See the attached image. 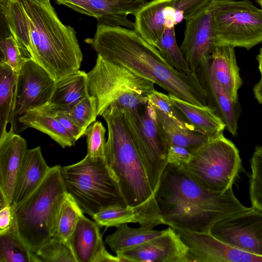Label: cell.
Returning a JSON list of instances; mask_svg holds the SVG:
<instances>
[{"instance_id": "6da1fadb", "label": "cell", "mask_w": 262, "mask_h": 262, "mask_svg": "<svg viewBox=\"0 0 262 262\" xmlns=\"http://www.w3.org/2000/svg\"><path fill=\"white\" fill-rule=\"evenodd\" d=\"M86 41L97 55L153 81L168 95L198 106L207 105L196 73L184 74L174 69L134 29L98 24L93 38Z\"/></svg>"}, {"instance_id": "7a4b0ae2", "label": "cell", "mask_w": 262, "mask_h": 262, "mask_svg": "<svg viewBox=\"0 0 262 262\" xmlns=\"http://www.w3.org/2000/svg\"><path fill=\"white\" fill-rule=\"evenodd\" d=\"M164 225L174 229L209 233L220 220L247 210L232 188L223 193L209 191L195 182L184 166L168 164L155 192Z\"/></svg>"}, {"instance_id": "3957f363", "label": "cell", "mask_w": 262, "mask_h": 262, "mask_svg": "<svg viewBox=\"0 0 262 262\" xmlns=\"http://www.w3.org/2000/svg\"><path fill=\"white\" fill-rule=\"evenodd\" d=\"M29 29L30 59L57 81L79 70L82 53L76 32L64 24L50 0H21Z\"/></svg>"}, {"instance_id": "277c9868", "label": "cell", "mask_w": 262, "mask_h": 262, "mask_svg": "<svg viewBox=\"0 0 262 262\" xmlns=\"http://www.w3.org/2000/svg\"><path fill=\"white\" fill-rule=\"evenodd\" d=\"M101 116L108 129L105 160L118 179L127 206L158 207L155 193L126 126L122 109L110 105Z\"/></svg>"}, {"instance_id": "5b68a950", "label": "cell", "mask_w": 262, "mask_h": 262, "mask_svg": "<svg viewBox=\"0 0 262 262\" xmlns=\"http://www.w3.org/2000/svg\"><path fill=\"white\" fill-rule=\"evenodd\" d=\"M62 167H50L39 186L27 198L11 205L19 234L34 254L53 235L56 218L67 190Z\"/></svg>"}, {"instance_id": "8992f818", "label": "cell", "mask_w": 262, "mask_h": 262, "mask_svg": "<svg viewBox=\"0 0 262 262\" xmlns=\"http://www.w3.org/2000/svg\"><path fill=\"white\" fill-rule=\"evenodd\" d=\"M87 76L89 95L96 98L98 116H101L110 105L131 112L140 111L156 90L153 81L99 55Z\"/></svg>"}, {"instance_id": "52a82bcc", "label": "cell", "mask_w": 262, "mask_h": 262, "mask_svg": "<svg viewBox=\"0 0 262 262\" xmlns=\"http://www.w3.org/2000/svg\"><path fill=\"white\" fill-rule=\"evenodd\" d=\"M67 192L83 213L92 216L114 206H127L116 175L105 159L87 155L80 161L62 167Z\"/></svg>"}, {"instance_id": "ba28073f", "label": "cell", "mask_w": 262, "mask_h": 262, "mask_svg": "<svg viewBox=\"0 0 262 262\" xmlns=\"http://www.w3.org/2000/svg\"><path fill=\"white\" fill-rule=\"evenodd\" d=\"M238 149L223 132L210 139L193 154L185 168L204 188L223 193L232 188L241 167Z\"/></svg>"}, {"instance_id": "9c48e42d", "label": "cell", "mask_w": 262, "mask_h": 262, "mask_svg": "<svg viewBox=\"0 0 262 262\" xmlns=\"http://www.w3.org/2000/svg\"><path fill=\"white\" fill-rule=\"evenodd\" d=\"M213 26L217 46L249 50L262 42V8L249 0H215Z\"/></svg>"}, {"instance_id": "30bf717a", "label": "cell", "mask_w": 262, "mask_h": 262, "mask_svg": "<svg viewBox=\"0 0 262 262\" xmlns=\"http://www.w3.org/2000/svg\"><path fill=\"white\" fill-rule=\"evenodd\" d=\"M122 110L126 126L155 193L168 165L169 146L161 133L155 111L148 103L140 111Z\"/></svg>"}, {"instance_id": "8fae6325", "label": "cell", "mask_w": 262, "mask_h": 262, "mask_svg": "<svg viewBox=\"0 0 262 262\" xmlns=\"http://www.w3.org/2000/svg\"><path fill=\"white\" fill-rule=\"evenodd\" d=\"M212 0H151L135 15L134 30L154 47L166 29L191 19Z\"/></svg>"}, {"instance_id": "7c38bea8", "label": "cell", "mask_w": 262, "mask_h": 262, "mask_svg": "<svg viewBox=\"0 0 262 262\" xmlns=\"http://www.w3.org/2000/svg\"><path fill=\"white\" fill-rule=\"evenodd\" d=\"M209 233L232 247L262 256V211L255 207L220 220Z\"/></svg>"}, {"instance_id": "4fadbf2b", "label": "cell", "mask_w": 262, "mask_h": 262, "mask_svg": "<svg viewBox=\"0 0 262 262\" xmlns=\"http://www.w3.org/2000/svg\"><path fill=\"white\" fill-rule=\"evenodd\" d=\"M215 0L197 15L185 20V29L180 48L191 72H198L202 60L211 55L216 45L213 15Z\"/></svg>"}, {"instance_id": "5bb4252c", "label": "cell", "mask_w": 262, "mask_h": 262, "mask_svg": "<svg viewBox=\"0 0 262 262\" xmlns=\"http://www.w3.org/2000/svg\"><path fill=\"white\" fill-rule=\"evenodd\" d=\"M174 230L188 248V262H262V256L232 247L210 233Z\"/></svg>"}, {"instance_id": "9a60e30c", "label": "cell", "mask_w": 262, "mask_h": 262, "mask_svg": "<svg viewBox=\"0 0 262 262\" xmlns=\"http://www.w3.org/2000/svg\"><path fill=\"white\" fill-rule=\"evenodd\" d=\"M55 81L41 66L31 59L27 60L18 74L16 117L48 103Z\"/></svg>"}, {"instance_id": "2e32d148", "label": "cell", "mask_w": 262, "mask_h": 262, "mask_svg": "<svg viewBox=\"0 0 262 262\" xmlns=\"http://www.w3.org/2000/svg\"><path fill=\"white\" fill-rule=\"evenodd\" d=\"M188 248L169 227L162 234L116 255L120 262H188Z\"/></svg>"}, {"instance_id": "e0dca14e", "label": "cell", "mask_w": 262, "mask_h": 262, "mask_svg": "<svg viewBox=\"0 0 262 262\" xmlns=\"http://www.w3.org/2000/svg\"><path fill=\"white\" fill-rule=\"evenodd\" d=\"M210 56L202 60L196 74L205 91L207 105L214 111L225 123L226 128L234 136L237 134L241 106L238 101L230 97L212 75Z\"/></svg>"}, {"instance_id": "ac0fdd59", "label": "cell", "mask_w": 262, "mask_h": 262, "mask_svg": "<svg viewBox=\"0 0 262 262\" xmlns=\"http://www.w3.org/2000/svg\"><path fill=\"white\" fill-rule=\"evenodd\" d=\"M69 243L76 262H120L105 249L99 225L83 215L79 219Z\"/></svg>"}, {"instance_id": "d6986e66", "label": "cell", "mask_w": 262, "mask_h": 262, "mask_svg": "<svg viewBox=\"0 0 262 262\" xmlns=\"http://www.w3.org/2000/svg\"><path fill=\"white\" fill-rule=\"evenodd\" d=\"M27 149L26 140L15 133L0 138V192L10 204Z\"/></svg>"}, {"instance_id": "ffe728a7", "label": "cell", "mask_w": 262, "mask_h": 262, "mask_svg": "<svg viewBox=\"0 0 262 262\" xmlns=\"http://www.w3.org/2000/svg\"><path fill=\"white\" fill-rule=\"evenodd\" d=\"M147 2L87 0L86 8L88 16L95 17L99 24L134 29L135 23L128 18V15H134Z\"/></svg>"}, {"instance_id": "44dd1931", "label": "cell", "mask_w": 262, "mask_h": 262, "mask_svg": "<svg viewBox=\"0 0 262 262\" xmlns=\"http://www.w3.org/2000/svg\"><path fill=\"white\" fill-rule=\"evenodd\" d=\"M92 218L100 226L117 227L128 223H138L139 226L153 228L162 224L159 213L153 208L143 206H114L103 209Z\"/></svg>"}, {"instance_id": "7402d4cb", "label": "cell", "mask_w": 262, "mask_h": 262, "mask_svg": "<svg viewBox=\"0 0 262 262\" xmlns=\"http://www.w3.org/2000/svg\"><path fill=\"white\" fill-rule=\"evenodd\" d=\"M50 169L40 146L28 149L17 178L11 205L17 204L31 193L39 186Z\"/></svg>"}, {"instance_id": "603a6c76", "label": "cell", "mask_w": 262, "mask_h": 262, "mask_svg": "<svg viewBox=\"0 0 262 262\" xmlns=\"http://www.w3.org/2000/svg\"><path fill=\"white\" fill-rule=\"evenodd\" d=\"M212 75L230 97L238 101V91L242 85L234 48L225 45L216 46L210 56Z\"/></svg>"}, {"instance_id": "cb8c5ba5", "label": "cell", "mask_w": 262, "mask_h": 262, "mask_svg": "<svg viewBox=\"0 0 262 262\" xmlns=\"http://www.w3.org/2000/svg\"><path fill=\"white\" fill-rule=\"evenodd\" d=\"M168 96L183 122L193 130L212 139L226 128L222 119L208 105L200 106L173 95Z\"/></svg>"}, {"instance_id": "d4e9b609", "label": "cell", "mask_w": 262, "mask_h": 262, "mask_svg": "<svg viewBox=\"0 0 262 262\" xmlns=\"http://www.w3.org/2000/svg\"><path fill=\"white\" fill-rule=\"evenodd\" d=\"M18 74L0 61V138L15 129Z\"/></svg>"}, {"instance_id": "484cf974", "label": "cell", "mask_w": 262, "mask_h": 262, "mask_svg": "<svg viewBox=\"0 0 262 262\" xmlns=\"http://www.w3.org/2000/svg\"><path fill=\"white\" fill-rule=\"evenodd\" d=\"M154 109L161 133L169 146L172 145L181 146L193 154L211 139L193 130L186 124Z\"/></svg>"}, {"instance_id": "4316f807", "label": "cell", "mask_w": 262, "mask_h": 262, "mask_svg": "<svg viewBox=\"0 0 262 262\" xmlns=\"http://www.w3.org/2000/svg\"><path fill=\"white\" fill-rule=\"evenodd\" d=\"M87 73L78 70L55 81L48 106L69 110L89 95Z\"/></svg>"}, {"instance_id": "83f0119b", "label": "cell", "mask_w": 262, "mask_h": 262, "mask_svg": "<svg viewBox=\"0 0 262 262\" xmlns=\"http://www.w3.org/2000/svg\"><path fill=\"white\" fill-rule=\"evenodd\" d=\"M18 119L26 127H32L48 135L63 148L71 147L77 141L55 118L45 111L29 110Z\"/></svg>"}, {"instance_id": "f1b7e54d", "label": "cell", "mask_w": 262, "mask_h": 262, "mask_svg": "<svg viewBox=\"0 0 262 262\" xmlns=\"http://www.w3.org/2000/svg\"><path fill=\"white\" fill-rule=\"evenodd\" d=\"M116 230L105 238V243L111 250L117 254L134 248L164 233V230H156L144 226L132 228L127 224L116 227Z\"/></svg>"}, {"instance_id": "f546056e", "label": "cell", "mask_w": 262, "mask_h": 262, "mask_svg": "<svg viewBox=\"0 0 262 262\" xmlns=\"http://www.w3.org/2000/svg\"><path fill=\"white\" fill-rule=\"evenodd\" d=\"M1 262H40L20 237L15 222L6 231L0 233Z\"/></svg>"}, {"instance_id": "4dcf8cb0", "label": "cell", "mask_w": 262, "mask_h": 262, "mask_svg": "<svg viewBox=\"0 0 262 262\" xmlns=\"http://www.w3.org/2000/svg\"><path fill=\"white\" fill-rule=\"evenodd\" d=\"M83 215L74 198L67 192L57 214L52 236L69 243L79 219Z\"/></svg>"}, {"instance_id": "1f68e13d", "label": "cell", "mask_w": 262, "mask_h": 262, "mask_svg": "<svg viewBox=\"0 0 262 262\" xmlns=\"http://www.w3.org/2000/svg\"><path fill=\"white\" fill-rule=\"evenodd\" d=\"M154 47L176 70L184 74L193 73L188 68L181 49L177 45L174 28L166 29Z\"/></svg>"}, {"instance_id": "d6a6232c", "label": "cell", "mask_w": 262, "mask_h": 262, "mask_svg": "<svg viewBox=\"0 0 262 262\" xmlns=\"http://www.w3.org/2000/svg\"><path fill=\"white\" fill-rule=\"evenodd\" d=\"M40 261L76 262L69 243L51 236L35 253Z\"/></svg>"}, {"instance_id": "836d02e7", "label": "cell", "mask_w": 262, "mask_h": 262, "mask_svg": "<svg viewBox=\"0 0 262 262\" xmlns=\"http://www.w3.org/2000/svg\"><path fill=\"white\" fill-rule=\"evenodd\" d=\"M62 111L86 132L98 116L96 98L88 96L70 109Z\"/></svg>"}, {"instance_id": "e575fe53", "label": "cell", "mask_w": 262, "mask_h": 262, "mask_svg": "<svg viewBox=\"0 0 262 262\" xmlns=\"http://www.w3.org/2000/svg\"><path fill=\"white\" fill-rule=\"evenodd\" d=\"M249 194L252 206L262 211V146H257L250 160Z\"/></svg>"}, {"instance_id": "d590c367", "label": "cell", "mask_w": 262, "mask_h": 262, "mask_svg": "<svg viewBox=\"0 0 262 262\" xmlns=\"http://www.w3.org/2000/svg\"><path fill=\"white\" fill-rule=\"evenodd\" d=\"M105 132L104 126L100 121H95L88 127L85 135L88 146L87 156L105 159Z\"/></svg>"}, {"instance_id": "8d00e7d4", "label": "cell", "mask_w": 262, "mask_h": 262, "mask_svg": "<svg viewBox=\"0 0 262 262\" xmlns=\"http://www.w3.org/2000/svg\"><path fill=\"white\" fill-rule=\"evenodd\" d=\"M0 49L2 55L1 61L8 65L17 74L24 62L30 59L24 56L17 41L12 36L1 39Z\"/></svg>"}, {"instance_id": "74e56055", "label": "cell", "mask_w": 262, "mask_h": 262, "mask_svg": "<svg viewBox=\"0 0 262 262\" xmlns=\"http://www.w3.org/2000/svg\"><path fill=\"white\" fill-rule=\"evenodd\" d=\"M148 103L155 109L184 123L179 113L172 104L168 95H167L155 90L149 96Z\"/></svg>"}, {"instance_id": "f35d334b", "label": "cell", "mask_w": 262, "mask_h": 262, "mask_svg": "<svg viewBox=\"0 0 262 262\" xmlns=\"http://www.w3.org/2000/svg\"><path fill=\"white\" fill-rule=\"evenodd\" d=\"M37 108L52 116L75 137L77 141L85 135V132L62 110L50 107L46 104Z\"/></svg>"}, {"instance_id": "ab89813d", "label": "cell", "mask_w": 262, "mask_h": 262, "mask_svg": "<svg viewBox=\"0 0 262 262\" xmlns=\"http://www.w3.org/2000/svg\"><path fill=\"white\" fill-rule=\"evenodd\" d=\"M192 155L187 148L172 145L168 148L167 162L168 164L177 166H185L189 162Z\"/></svg>"}, {"instance_id": "60d3db41", "label": "cell", "mask_w": 262, "mask_h": 262, "mask_svg": "<svg viewBox=\"0 0 262 262\" xmlns=\"http://www.w3.org/2000/svg\"><path fill=\"white\" fill-rule=\"evenodd\" d=\"M0 233L7 231L11 226L14 214L11 204L0 192Z\"/></svg>"}, {"instance_id": "b9f144b4", "label": "cell", "mask_w": 262, "mask_h": 262, "mask_svg": "<svg viewBox=\"0 0 262 262\" xmlns=\"http://www.w3.org/2000/svg\"><path fill=\"white\" fill-rule=\"evenodd\" d=\"M253 92L255 97L257 101L262 104V76L259 81L254 87Z\"/></svg>"}, {"instance_id": "7bdbcfd3", "label": "cell", "mask_w": 262, "mask_h": 262, "mask_svg": "<svg viewBox=\"0 0 262 262\" xmlns=\"http://www.w3.org/2000/svg\"><path fill=\"white\" fill-rule=\"evenodd\" d=\"M257 60L258 63V69L262 76V48L260 49L259 53L257 56Z\"/></svg>"}, {"instance_id": "ee69618b", "label": "cell", "mask_w": 262, "mask_h": 262, "mask_svg": "<svg viewBox=\"0 0 262 262\" xmlns=\"http://www.w3.org/2000/svg\"><path fill=\"white\" fill-rule=\"evenodd\" d=\"M124 2H133V1H148L149 0H120Z\"/></svg>"}, {"instance_id": "f6af8a7d", "label": "cell", "mask_w": 262, "mask_h": 262, "mask_svg": "<svg viewBox=\"0 0 262 262\" xmlns=\"http://www.w3.org/2000/svg\"><path fill=\"white\" fill-rule=\"evenodd\" d=\"M256 2L262 8V0H256Z\"/></svg>"}, {"instance_id": "bcb514c9", "label": "cell", "mask_w": 262, "mask_h": 262, "mask_svg": "<svg viewBox=\"0 0 262 262\" xmlns=\"http://www.w3.org/2000/svg\"><path fill=\"white\" fill-rule=\"evenodd\" d=\"M60 1V0H55V2H57V1Z\"/></svg>"}, {"instance_id": "7dc6e473", "label": "cell", "mask_w": 262, "mask_h": 262, "mask_svg": "<svg viewBox=\"0 0 262 262\" xmlns=\"http://www.w3.org/2000/svg\"><path fill=\"white\" fill-rule=\"evenodd\" d=\"M108 1H115V0H108Z\"/></svg>"}]
</instances>
